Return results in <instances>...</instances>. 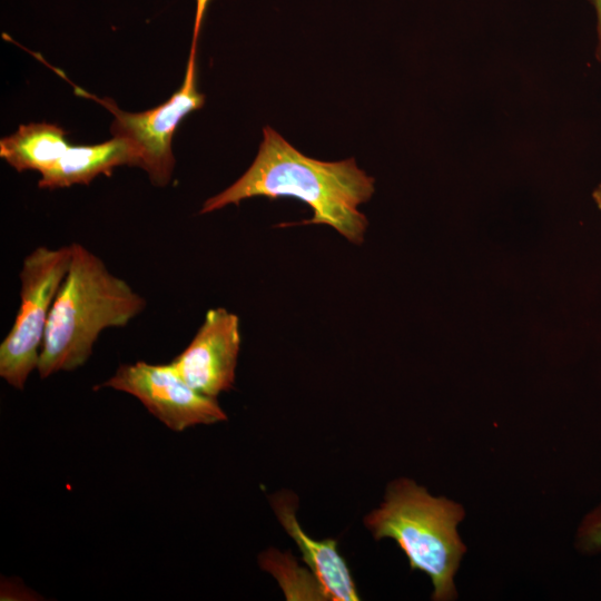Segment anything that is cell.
<instances>
[{
	"mask_svg": "<svg viewBox=\"0 0 601 601\" xmlns=\"http://www.w3.org/2000/svg\"><path fill=\"white\" fill-rule=\"evenodd\" d=\"M374 190V178L359 169L354 158L322 161L307 157L266 126L253 164L233 185L208 198L200 214L257 196L294 197L313 210V217L300 225H328L359 245L368 220L358 206L368 201Z\"/></svg>",
	"mask_w": 601,
	"mask_h": 601,
	"instance_id": "obj_1",
	"label": "cell"
},
{
	"mask_svg": "<svg viewBox=\"0 0 601 601\" xmlns=\"http://www.w3.org/2000/svg\"><path fill=\"white\" fill-rule=\"evenodd\" d=\"M68 272L53 300L38 364L41 378L82 366L100 333L124 327L146 307V299L112 274L87 247L71 244Z\"/></svg>",
	"mask_w": 601,
	"mask_h": 601,
	"instance_id": "obj_2",
	"label": "cell"
},
{
	"mask_svg": "<svg viewBox=\"0 0 601 601\" xmlns=\"http://www.w3.org/2000/svg\"><path fill=\"white\" fill-rule=\"evenodd\" d=\"M463 518L460 504L401 479L388 485L383 503L364 518V524L375 540H394L411 569L430 577L433 600L443 601L456 595L454 575L465 552L456 526Z\"/></svg>",
	"mask_w": 601,
	"mask_h": 601,
	"instance_id": "obj_3",
	"label": "cell"
},
{
	"mask_svg": "<svg viewBox=\"0 0 601 601\" xmlns=\"http://www.w3.org/2000/svg\"><path fill=\"white\" fill-rule=\"evenodd\" d=\"M71 245L39 246L22 262L20 306L14 323L0 345V376L23 391L29 375L38 368L40 351L58 289L68 272Z\"/></svg>",
	"mask_w": 601,
	"mask_h": 601,
	"instance_id": "obj_4",
	"label": "cell"
},
{
	"mask_svg": "<svg viewBox=\"0 0 601 601\" xmlns=\"http://www.w3.org/2000/svg\"><path fill=\"white\" fill-rule=\"evenodd\" d=\"M201 22L195 21L190 53L181 87L159 106L140 112L121 110L110 98H98L79 87L78 96L95 100L104 106L114 121L110 126L112 137L130 141L140 155V168L155 186L164 187L171 179L175 168L173 138L179 122L190 112L203 108L205 96L196 86V51Z\"/></svg>",
	"mask_w": 601,
	"mask_h": 601,
	"instance_id": "obj_5",
	"label": "cell"
},
{
	"mask_svg": "<svg viewBox=\"0 0 601 601\" xmlns=\"http://www.w3.org/2000/svg\"><path fill=\"white\" fill-rule=\"evenodd\" d=\"M99 387H110L135 396L155 417L176 432L227 420L217 398L194 390L170 363L139 361L121 364Z\"/></svg>",
	"mask_w": 601,
	"mask_h": 601,
	"instance_id": "obj_6",
	"label": "cell"
},
{
	"mask_svg": "<svg viewBox=\"0 0 601 601\" xmlns=\"http://www.w3.org/2000/svg\"><path fill=\"white\" fill-rule=\"evenodd\" d=\"M239 348L238 316L223 307L211 308L170 364L194 390L217 398L234 386Z\"/></svg>",
	"mask_w": 601,
	"mask_h": 601,
	"instance_id": "obj_7",
	"label": "cell"
},
{
	"mask_svg": "<svg viewBox=\"0 0 601 601\" xmlns=\"http://www.w3.org/2000/svg\"><path fill=\"white\" fill-rule=\"evenodd\" d=\"M273 506L280 524L302 552L303 561L319 583L326 600H359L351 570L337 550V541L309 536L296 520V504L290 494L280 493L273 500Z\"/></svg>",
	"mask_w": 601,
	"mask_h": 601,
	"instance_id": "obj_8",
	"label": "cell"
},
{
	"mask_svg": "<svg viewBox=\"0 0 601 601\" xmlns=\"http://www.w3.org/2000/svg\"><path fill=\"white\" fill-rule=\"evenodd\" d=\"M140 168L136 147L120 137L96 145L71 146L48 171L41 175L39 188L57 189L72 185H89L100 175L110 176L115 168Z\"/></svg>",
	"mask_w": 601,
	"mask_h": 601,
	"instance_id": "obj_9",
	"label": "cell"
},
{
	"mask_svg": "<svg viewBox=\"0 0 601 601\" xmlns=\"http://www.w3.org/2000/svg\"><path fill=\"white\" fill-rule=\"evenodd\" d=\"M67 131L56 124L31 122L0 140V157L21 173L50 170L70 147Z\"/></svg>",
	"mask_w": 601,
	"mask_h": 601,
	"instance_id": "obj_10",
	"label": "cell"
},
{
	"mask_svg": "<svg viewBox=\"0 0 601 601\" xmlns=\"http://www.w3.org/2000/svg\"><path fill=\"white\" fill-rule=\"evenodd\" d=\"M578 543L584 552L601 551V505L583 520L578 532Z\"/></svg>",
	"mask_w": 601,
	"mask_h": 601,
	"instance_id": "obj_11",
	"label": "cell"
},
{
	"mask_svg": "<svg viewBox=\"0 0 601 601\" xmlns=\"http://www.w3.org/2000/svg\"><path fill=\"white\" fill-rule=\"evenodd\" d=\"M593 7L595 12V33H597V45L594 50V57L597 61L601 62V0H588Z\"/></svg>",
	"mask_w": 601,
	"mask_h": 601,
	"instance_id": "obj_12",
	"label": "cell"
},
{
	"mask_svg": "<svg viewBox=\"0 0 601 601\" xmlns=\"http://www.w3.org/2000/svg\"><path fill=\"white\" fill-rule=\"evenodd\" d=\"M592 198L598 208L601 210V183L592 191Z\"/></svg>",
	"mask_w": 601,
	"mask_h": 601,
	"instance_id": "obj_13",
	"label": "cell"
}]
</instances>
